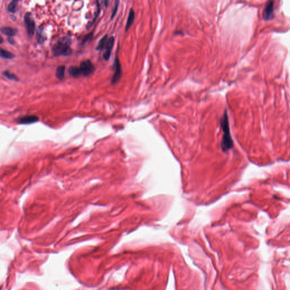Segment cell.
<instances>
[{
  "label": "cell",
  "mask_w": 290,
  "mask_h": 290,
  "mask_svg": "<svg viewBox=\"0 0 290 290\" xmlns=\"http://www.w3.org/2000/svg\"><path fill=\"white\" fill-rule=\"evenodd\" d=\"M274 17V1H270L266 3L262 12V18L265 21H269Z\"/></svg>",
  "instance_id": "3"
},
{
  "label": "cell",
  "mask_w": 290,
  "mask_h": 290,
  "mask_svg": "<svg viewBox=\"0 0 290 290\" xmlns=\"http://www.w3.org/2000/svg\"><path fill=\"white\" fill-rule=\"evenodd\" d=\"M3 42V38L1 36H0V44H2Z\"/></svg>",
  "instance_id": "21"
},
{
  "label": "cell",
  "mask_w": 290,
  "mask_h": 290,
  "mask_svg": "<svg viewBox=\"0 0 290 290\" xmlns=\"http://www.w3.org/2000/svg\"><path fill=\"white\" fill-rule=\"evenodd\" d=\"M221 126L223 132L221 140V149L223 151H227L233 146V142L231 135L229 120L227 111L226 110L221 120Z\"/></svg>",
  "instance_id": "1"
},
{
  "label": "cell",
  "mask_w": 290,
  "mask_h": 290,
  "mask_svg": "<svg viewBox=\"0 0 290 290\" xmlns=\"http://www.w3.org/2000/svg\"><path fill=\"white\" fill-rule=\"evenodd\" d=\"M52 52L56 57L71 55L72 50L70 48V40L67 38H63L59 40L53 47Z\"/></svg>",
  "instance_id": "2"
},
{
  "label": "cell",
  "mask_w": 290,
  "mask_h": 290,
  "mask_svg": "<svg viewBox=\"0 0 290 290\" xmlns=\"http://www.w3.org/2000/svg\"><path fill=\"white\" fill-rule=\"evenodd\" d=\"M69 74L74 78H77L82 75L81 70L77 66H70L69 69Z\"/></svg>",
  "instance_id": "11"
},
{
  "label": "cell",
  "mask_w": 290,
  "mask_h": 290,
  "mask_svg": "<svg viewBox=\"0 0 290 290\" xmlns=\"http://www.w3.org/2000/svg\"><path fill=\"white\" fill-rule=\"evenodd\" d=\"M8 40H9V42H10L11 44H14V39L13 38V37H9V38H8Z\"/></svg>",
  "instance_id": "20"
},
{
  "label": "cell",
  "mask_w": 290,
  "mask_h": 290,
  "mask_svg": "<svg viewBox=\"0 0 290 290\" xmlns=\"http://www.w3.org/2000/svg\"><path fill=\"white\" fill-rule=\"evenodd\" d=\"M24 23L28 36H33L35 31V24L30 13H27L24 16Z\"/></svg>",
  "instance_id": "5"
},
{
  "label": "cell",
  "mask_w": 290,
  "mask_h": 290,
  "mask_svg": "<svg viewBox=\"0 0 290 290\" xmlns=\"http://www.w3.org/2000/svg\"><path fill=\"white\" fill-rule=\"evenodd\" d=\"M3 75L4 76H5L6 78H8L10 80L14 81H19V79L15 75L11 73L10 72H8V71H5V72H3Z\"/></svg>",
  "instance_id": "17"
},
{
  "label": "cell",
  "mask_w": 290,
  "mask_h": 290,
  "mask_svg": "<svg viewBox=\"0 0 290 290\" xmlns=\"http://www.w3.org/2000/svg\"><path fill=\"white\" fill-rule=\"evenodd\" d=\"M0 57L6 59H12L14 57V55L9 51L0 48Z\"/></svg>",
  "instance_id": "12"
},
{
  "label": "cell",
  "mask_w": 290,
  "mask_h": 290,
  "mask_svg": "<svg viewBox=\"0 0 290 290\" xmlns=\"http://www.w3.org/2000/svg\"><path fill=\"white\" fill-rule=\"evenodd\" d=\"M1 33L5 35H7V36H9V37H13V36H14L17 33V30L15 28H12V27H3V28H1Z\"/></svg>",
  "instance_id": "10"
},
{
  "label": "cell",
  "mask_w": 290,
  "mask_h": 290,
  "mask_svg": "<svg viewBox=\"0 0 290 290\" xmlns=\"http://www.w3.org/2000/svg\"><path fill=\"white\" fill-rule=\"evenodd\" d=\"M65 66H60L57 68L56 76L59 79H63L65 76Z\"/></svg>",
  "instance_id": "14"
},
{
  "label": "cell",
  "mask_w": 290,
  "mask_h": 290,
  "mask_svg": "<svg viewBox=\"0 0 290 290\" xmlns=\"http://www.w3.org/2000/svg\"><path fill=\"white\" fill-rule=\"evenodd\" d=\"M36 38H37L38 42L40 44H42L43 43H44V40H45V38L43 30L40 28H39L38 30V31H37Z\"/></svg>",
  "instance_id": "15"
},
{
  "label": "cell",
  "mask_w": 290,
  "mask_h": 290,
  "mask_svg": "<svg viewBox=\"0 0 290 290\" xmlns=\"http://www.w3.org/2000/svg\"><path fill=\"white\" fill-rule=\"evenodd\" d=\"M39 119L35 116H26L18 119V123L21 124H30L38 121Z\"/></svg>",
  "instance_id": "8"
},
{
  "label": "cell",
  "mask_w": 290,
  "mask_h": 290,
  "mask_svg": "<svg viewBox=\"0 0 290 290\" xmlns=\"http://www.w3.org/2000/svg\"><path fill=\"white\" fill-rule=\"evenodd\" d=\"M119 1H117L115 3V6H114V10H113V12H112V16H111V18L113 19L114 17L116 15V14L117 12V9H118V7H119Z\"/></svg>",
  "instance_id": "18"
},
{
  "label": "cell",
  "mask_w": 290,
  "mask_h": 290,
  "mask_svg": "<svg viewBox=\"0 0 290 290\" xmlns=\"http://www.w3.org/2000/svg\"><path fill=\"white\" fill-rule=\"evenodd\" d=\"M114 76L111 81L112 84H116L119 81L121 77V74H122L121 66L120 64V61L118 59V58L115 59L114 60Z\"/></svg>",
  "instance_id": "6"
},
{
  "label": "cell",
  "mask_w": 290,
  "mask_h": 290,
  "mask_svg": "<svg viewBox=\"0 0 290 290\" xmlns=\"http://www.w3.org/2000/svg\"><path fill=\"white\" fill-rule=\"evenodd\" d=\"M114 37H111L108 40L107 44L105 46V49L103 53V58L105 60H108L111 56V51L114 47Z\"/></svg>",
  "instance_id": "7"
},
{
  "label": "cell",
  "mask_w": 290,
  "mask_h": 290,
  "mask_svg": "<svg viewBox=\"0 0 290 290\" xmlns=\"http://www.w3.org/2000/svg\"><path fill=\"white\" fill-rule=\"evenodd\" d=\"M79 69L81 70L82 75L85 77L89 76L93 74L95 71V66L90 60H86L83 61L80 64Z\"/></svg>",
  "instance_id": "4"
},
{
  "label": "cell",
  "mask_w": 290,
  "mask_h": 290,
  "mask_svg": "<svg viewBox=\"0 0 290 290\" xmlns=\"http://www.w3.org/2000/svg\"><path fill=\"white\" fill-rule=\"evenodd\" d=\"M17 1H13L9 3L8 6V11L11 13H15L17 8Z\"/></svg>",
  "instance_id": "16"
},
{
  "label": "cell",
  "mask_w": 290,
  "mask_h": 290,
  "mask_svg": "<svg viewBox=\"0 0 290 290\" xmlns=\"http://www.w3.org/2000/svg\"><path fill=\"white\" fill-rule=\"evenodd\" d=\"M92 37H93V33H90L89 35H87V36L86 37V39H84V40H83V43H86V42H87V41H88L89 39H91Z\"/></svg>",
  "instance_id": "19"
},
{
  "label": "cell",
  "mask_w": 290,
  "mask_h": 290,
  "mask_svg": "<svg viewBox=\"0 0 290 290\" xmlns=\"http://www.w3.org/2000/svg\"><path fill=\"white\" fill-rule=\"evenodd\" d=\"M135 12L134 10L133 9H130L128 17L126 21V24L125 26V31H127L131 27L133 22L135 21Z\"/></svg>",
  "instance_id": "9"
},
{
  "label": "cell",
  "mask_w": 290,
  "mask_h": 290,
  "mask_svg": "<svg viewBox=\"0 0 290 290\" xmlns=\"http://www.w3.org/2000/svg\"><path fill=\"white\" fill-rule=\"evenodd\" d=\"M108 35H105L102 39L99 41L98 46L96 47L97 51H100L105 47L108 42Z\"/></svg>",
  "instance_id": "13"
}]
</instances>
